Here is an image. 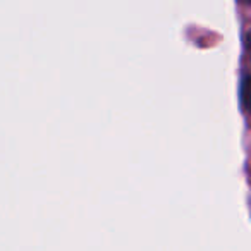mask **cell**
I'll use <instances>...</instances> for the list:
<instances>
[]
</instances>
